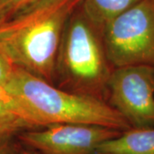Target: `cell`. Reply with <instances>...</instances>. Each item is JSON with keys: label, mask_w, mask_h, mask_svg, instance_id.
I'll return each mask as SVG.
<instances>
[{"label": "cell", "mask_w": 154, "mask_h": 154, "mask_svg": "<svg viewBox=\"0 0 154 154\" xmlns=\"http://www.w3.org/2000/svg\"><path fill=\"white\" fill-rule=\"evenodd\" d=\"M83 0H38L0 23V51L16 66L53 84L67 22Z\"/></svg>", "instance_id": "cell-1"}, {"label": "cell", "mask_w": 154, "mask_h": 154, "mask_svg": "<svg viewBox=\"0 0 154 154\" xmlns=\"http://www.w3.org/2000/svg\"><path fill=\"white\" fill-rule=\"evenodd\" d=\"M113 69L105 51L102 29L88 17L82 4L70 17L63 33L53 85L107 102Z\"/></svg>", "instance_id": "cell-2"}, {"label": "cell", "mask_w": 154, "mask_h": 154, "mask_svg": "<svg viewBox=\"0 0 154 154\" xmlns=\"http://www.w3.org/2000/svg\"><path fill=\"white\" fill-rule=\"evenodd\" d=\"M5 86L28 105L45 127L58 123L88 124L121 132L132 128L107 102L63 90L21 67L15 65Z\"/></svg>", "instance_id": "cell-3"}, {"label": "cell", "mask_w": 154, "mask_h": 154, "mask_svg": "<svg viewBox=\"0 0 154 154\" xmlns=\"http://www.w3.org/2000/svg\"><path fill=\"white\" fill-rule=\"evenodd\" d=\"M105 51L113 68L154 67V2L142 0L102 28Z\"/></svg>", "instance_id": "cell-4"}, {"label": "cell", "mask_w": 154, "mask_h": 154, "mask_svg": "<svg viewBox=\"0 0 154 154\" xmlns=\"http://www.w3.org/2000/svg\"><path fill=\"white\" fill-rule=\"evenodd\" d=\"M107 102L132 128H154V67L115 68L109 81Z\"/></svg>", "instance_id": "cell-5"}, {"label": "cell", "mask_w": 154, "mask_h": 154, "mask_svg": "<svg viewBox=\"0 0 154 154\" xmlns=\"http://www.w3.org/2000/svg\"><path fill=\"white\" fill-rule=\"evenodd\" d=\"M121 131L106 127L58 123L16 134L19 143L40 154H97L99 145Z\"/></svg>", "instance_id": "cell-6"}, {"label": "cell", "mask_w": 154, "mask_h": 154, "mask_svg": "<svg viewBox=\"0 0 154 154\" xmlns=\"http://www.w3.org/2000/svg\"><path fill=\"white\" fill-rule=\"evenodd\" d=\"M0 120L11 127L17 134L23 130L45 127L28 105L4 85H0Z\"/></svg>", "instance_id": "cell-7"}, {"label": "cell", "mask_w": 154, "mask_h": 154, "mask_svg": "<svg viewBox=\"0 0 154 154\" xmlns=\"http://www.w3.org/2000/svg\"><path fill=\"white\" fill-rule=\"evenodd\" d=\"M97 154H154V128H131L101 143Z\"/></svg>", "instance_id": "cell-8"}, {"label": "cell", "mask_w": 154, "mask_h": 154, "mask_svg": "<svg viewBox=\"0 0 154 154\" xmlns=\"http://www.w3.org/2000/svg\"><path fill=\"white\" fill-rule=\"evenodd\" d=\"M140 1L142 0H83L82 8L88 17L102 29L112 18Z\"/></svg>", "instance_id": "cell-9"}, {"label": "cell", "mask_w": 154, "mask_h": 154, "mask_svg": "<svg viewBox=\"0 0 154 154\" xmlns=\"http://www.w3.org/2000/svg\"><path fill=\"white\" fill-rule=\"evenodd\" d=\"M38 0H0V23Z\"/></svg>", "instance_id": "cell-10"}, {"label": "cell", "mask_w": 154, "mask_h": 154, "mask_svg": "<svg viewBox=\"0 0 154 154\" xmlns=\"http://www.w3.org/2000/svg\"><path fill=\"white\" fill-rule=\"evenodd\" d=\"M15 65L0 51V85L5 86L11 78Z\"/></svg>", "instance_id": "cell-11"}, {"label": "cell", "mask_w": 154, "mask_h": 154, "mask_svg": "<svg viewBox=\"0 0 154 154\" xmlns=\"http://www.w3.org/2000/svg\"><path fill=\"white\" fill-rule=\"evenodd\" d=\"M17 134V132L11 127L0 120V142L8 138H12Z\"/></svg>", "instance_id": "cell-12"}, {"label": "cell", "mask_w": 154, "mask_h": 154, "mask_svg": "<svg viewBox=\"0 0 154 154\" xmlns=\"http://www.w3.org/2000/svg\"><path fill=\"white\" fill-rule=\"evenodd\" d=\"M11 154H40L38 152L34 151L33 149L28 148L27 146H23L22 144L20 145H13V149Z\"/></svg>", "instance_id": "cell-13"}, {"label": "cell", "mask_w": 154, "mask_h": 154, "mask_svg": "<svg viewBox=\"0 0 154 154\" xmlns=\"http://www.w3.org/2000/svg\"><path fill=\"white\" fill-rule=\"evenodd\" d=\"M12 138H8L0 142V154H11L13 149Z\"/></svg>", "instance_id": "cell-14"}, {"label": "cell", "mask_w": 154, "mask_h": 154, "mask_svg": "<svg viewBox=\"0 0 154 154\" xmlns=\"http://www.w3.org/2000/svg\"><path fill=\"white\" fill-rule=\"evenodd\" d=\"M152 1H153V2H154V0H152Z\"/></svg>", "instance_id": "cell-15"}]
</instances>
